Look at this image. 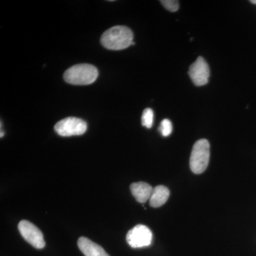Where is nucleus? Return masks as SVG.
Returning <instances> with one entry per match:
<instances>
[{
  "label": "nucleus",
  "mask_w": 256,
  "mask_h": 256,
  "mask_svg": "<svg viewBox=\"0 0 256 256\" xmlns=\"http://www.w3.org/2000/svg\"><path fill=\"white\" fill-rule=\"evenodd\" d=\"M133 37L130 28L126 26H114L102 34L100 42L107 50H122L134 44Z\"/></svg>",
  "instance_id": "f257e3e1"
},
{
  "label": "nucleus",
  "mask_w": 256,
  "mask_h": 256,
  "mask_svg": "<svg viewBox=\"0 0 256 256\" xmlns=\"http://www.w3.org/2000/svg\"><path fill=\"white\" fill-rule=\"evenodd\" d=\"M98 76V69L94 66L86 64L74 65L64 74L66 82L76 86L90 85L96 82Z\"/></svg>",
  "instance_id": "f03ea898"
},
{
  "label": "nucleus",
  "mask_w": 256,
  "mask_h": 256,
  "mask_svg": "<svg viewBox=\"0 0 256 256\" xmlns=\"http://www.w3.org/2000/svg\"><path fill=\"white\" fill-rule=\"evenodd\" d=\"M210 144L206 139L198 140L194 144L190 156V166L192 172L200 174L206 170L210 162Z\"/></svg>",
  "instance_id": "7ed1b4c3"
},
{
  "label": "nucleus",
  "mask_w": 256,
  "mask_h": 256,
  "mask_svg": "<svg viewBox=\"0 0 256 256\" xmlns=\"http://www.w3.org/2000/svg\"><path fill=\"white\" fill-rule=\"evenodd\" d=\"M86 122L78 118L68 117L58 121L55 124L54 130L62 137L82 136L86 132Z\"/></svg>",
  "instance_id": "20e7f679"
},
{
  "label": "nucleus",
  "mask_w": 256,
  "mask_h": 256,
  "mask_svg": "<svg viewBox=\"0 0 256 256\" xmlns=\"http://www.w3.org/2000/svg\"><path fill=\"white\" fill-rule=\"evenodd\" d=\"M126 240L133 248L149 246L152 240V233L148 226L139 224L128 232Z\"/></svg>",
  "instance_id": "39448f33"
},
{
  "label": "nucleus",
  "mask_w": 256,
  "mask_h": 256,
  "mask_svg": "<svg viewBox=\"0 0 256 256\" xmlns=\"http://www.w3.org/2000/svg\"><path fill=\"white\" fill-rule=\"evenodd\" d=\"M18 230L24 238L31 244L35 248L42 249L45 247L46 242L41 230L34 224L26 220H22L18 226Z\"/></svg>",
  "instance_id": "423d86ee"
},
{
  "label": "nucleus",
  "mask_w": 256,
  "mask_h": 256,
  "mask_svg": "<svg viewBox=\"0 0 256 256\" xmlns=\"http://www.w3.org/2000/svg\"><path fill=\"white\" fill-rule=\"evenodd\" d=\"M188 75L196 86H202L208 82L210 76V66L203 57H198L195 62L190 66Z\"/></svg>",
  "instance_id": "0eeeda50"
},
{
  "label": "nucleus",
  "mask_w": 256,
  "mask_h": 256,
  "mask_svg": "<svg viewBox=\"0 0 256 256\" xmlns=\"http://www.w3.org/2000/svg\"><path fill=\"white\" fill-rule=\"evenodd\" d=\"M78 246L85 256H110L100 246L86 237L79 238Z\"/></svg>",
  "instance_id": "6e6552de"
},
{
  "label": "nucleus",
  "mask_w": 256,
  "mask_h": 256,
  "mask_svg": "<svg viewBox=\"0 0 256 256\" xmlns=\"http://www.w3.org/2000/svg\"><path fill=\"white\" fill-rule=\"evenodd\" d=\"M131 193L140 203H146L150 198L153 188L149 184L142 182L132 183L130 185Z\"/></svg>",
  "instance_id": "1a4fd4ad"
},
{
  "label": "nucleus",
  "mask_w": 256,
  "mask_h": 256,
  "mask_svg": "<svg viewBox=\"0 0 256 256\" xmlns=\"http://www.w3.org/2000/svg\"><path fill=\"white\" fill-rule=\"evenodd\" d=\"M170 195V190L163 185H159L153 188L150 198V205L153 208H158L164 205L169 198Z\"/></svg>",
  "instance_id": "9d476101"
},
{
  "label": "nucleus",
  "mask_w": 256,
  "mask_h": 256,
  "mask_svg": "<svg viewBox=\"0 0 256 256\" xmlns=\"http://www.w3.org/2000/svg\"><path fill=\"white\" fill-rule=\"evenodd\" d=\"M153 120H154V112L150 108H146L143 111L142 116V126L148 128L152 127Z\"/></svg>",
  "instance_id": "9b49d317"
},
{
  "label": "nucleus",
  "mask_w": 256,
  "mask_h": 256,
  "mask_svg": "<svg viewBox=\"0 0 256 256\" xmlns=\"http://www.w3.org/2000/svg\"><path fill=\"white\" fill-rule=\"evenodd\" d=\"M172 130V124L171 121L169 119H164L162 121L159 128V130L161 132L162 136H164V137H168V136L171 134Z\"/></svg>",
  "instance_id": "f8f14e48"
},
{
  "label": "nucleus",
  "mask_w": 256,
  "mask_h": 256,
  "mask_svg": "<svg viewBox=\"0 0 256 256\" xmlns=\"http://www.w3.org/2000/svg\"><path fill=\"white\" fill-rule=\"evenodd\" d=\"M160 2L164 6L165 9L169 10L172 12L178 11L180 8L178 2L176 0H163L160 1Z\"/></svg>",
  "instance_id": "ddd939ff"
},
{
  "label": "nucleus",
  "mask_w": 256,
  "mask_h": 256,
  "mask_svg": "<svg viewBox=\"0 0 256 256\" xmlns=\"http://www.w3.org/2000/svg\"><path fill=\"white\" fill-rule=\"evenodd\" d=\"M250 2H252V4H256V0H254V1H250Z\"/></svg>",
  "instance_id": "4468645a"
}]
</instances>
